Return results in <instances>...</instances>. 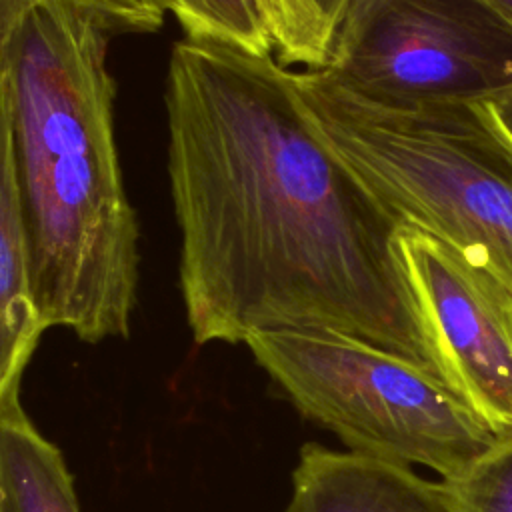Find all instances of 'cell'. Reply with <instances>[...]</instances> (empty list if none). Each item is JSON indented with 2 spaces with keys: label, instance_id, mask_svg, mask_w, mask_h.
Returning a JSON list of instances; mask_svg holds the SVG:
<instances>
[{
  "label": "cell",
  "instance_id": "ac0fdd59",
  "mask_svg": "<svg viewBox=\"0 0 512 512\" xmlns=\"http://www.w3.org/2000/svg\"><path fill=\"white\" fill-rule=\"evenodd\" d=\"M0 512H2V510H0Z\"/></svg>",
  "mask_w": 512,
  "mask_h": 512
},
{
  "label": "cell",
  "instance_id": "2e32d148",
  "mask_svg": "<svg viewBox=\"0 0 512 512\" xmlns=\"http://www.w3.org/2000/svg\"><path fill=\"white\" fill-rule=\"evenodd\" d=\"M482 2L512 28V0H482Z\"/></svg>",
  "mask_w": 512,
  "mask_h": 512
},
{
  "label": "cell",
  "instance_id": "8fae6325",
  "mask_svg": "<svg viewBox=\"0 0 512 512\" xmlns=\"http://www.w3.org/2000/svg\"><path fill=\"white\" fill-rule=\"evenodd\" d=\"M184 38L248 52H274L270 32L256 0H162Z\"/></svg>",
  "mask_w": 512,
  "mask_h": 512
},
{
  "label": "cell",
  "instance_id": "ba28073f",
  "mask_svg": "<svg viewBox=\"0 0 512 512\" xmlns=\"http://www.w3.org/2000/svg\"><path fill=\"white\" fill-rule=\"evenodd\" d=\"M46 328L38 316L20 206L6 66L0 72V408L20 398L24 370Z\"/></svg>",
  "mask_w": 512,
  "mask_h": 512
},
{
  "label": "cell",
  "instance_id": "5bb4252c",
  "mask_svg": "<svg viewBox=\"0 0 512 512\" xmlns=\"http://www.w3.org/2000/svg\"><path fill=\"white\" fill-rule=\"evenodd\" d=\"M38 2L40 0H0V72L4 70L8 54Z\"/></svg>",
  "mask_w": 512,
  "mask_h": 512
},
{
  "label": "cell",
  "instance_id": "8992f818",
  "mask_svg": "<svg viewBox=\"0 0 512 512\" xmlns=\"http://www.w3.org/2000/svg\"><path fill=\"white\" fill-rule=\"evenodd\" d=\"M398 254L468 404L512 434V296L434 236L404 226Z\"/></svg>",
  "mask_w": 512,
  "mask_h": 512
},
{
  "label": "cell",
  "instance_id": "9a60e30c",
  "mask_svg": "<svg viewBox=\"0 0 512 512\" xmlns=\"http://www.w3.org/2000/svg\"><path fill=\"white\" fill-rule=\"evenodd\" d=\"M486 104L502 132L512 140V88H508L492 100H486Z\"/></svg>",
  "mask_w": 512,
  "mask_h": 512
},
{
  "label": "cell",
  "instance_id": "6da1fadb",
  "mask_svg": "<svg viewBox=\"0 0 512 512\" xmlns=\"http://www.w3.org/2000/svg\"><path fill=\"white\" fill-rule=\"evenodd\" d=\"M166 120L196 344L332 330L408 358L464 398L398 254L402 226L316 136L294 70L274 52L182 38Z\"/></svg>",
  "mask_w": 512,
  "mask_h": 512
},
{
  "label": "cell",
  "instance_id": "7c38bea8",
  "mask_svg": "<svg viewBox=\"0 0 512 512\" xmlns=\"http://www.w3.org/2000/svg\"><path fill=\"white\" fill-rule=\"evenodd\" d=\"M450 484L464 512H512V436L470 474Z\"/></svg>",
  "mask_w": 512,
  "mask_h": 512
},
{
  "label": "cell",
  "instance_id": "30bf717a",
  "mask_svg": "<svg viewBox=\"0 0 512 512\" xmlns=\"http://www.w3.org/2000/svg\"><path fill=\"white\" fill-rule=\"evenodd\" d=\"M284 66L322 70L328 62L336 20L322 0H256Z\"/></svg>",
  "mask_w": 512,
  "mask_h": 512
},
{
  "label": "cell",
  "instance_id": "4fadbf2b",
  "mask_svg": "<svg viewBox=\"0 0 512 512\" xmlns=\"http://www.w3.org/2000/svg\"><path fill=\"white\" fill-rule=\"evenodd\" d=\"M96 16L110 32H154L162 26V0H72Z\"/></svg>",
  "mask_w": 512,
  "mask_h": 512
},
{
  "label": "cell",
  "instance_id": "3957f363",
  "mask_svg": "<svg viewBox=\"0 0 512 512\" xmlns=\"http://www.w3.org/2000/svg\"><path fill=\"white\" fill-rule=\"evenodd\" d=\"M316 136L404 228L460 252L512 296V140L486 102L390 106L294 70Z\"/></svg>",
  "mask_w": 512,
  "mask_h": 512
},
{
  "label": "cell",
  "instance_id": "52a82bcc",
  "mask_svg": "<svg viewBox=\"0 0 512 512\" xmlns=\"http://www.w3.org/2000/svg\"><path fill=\"white\" fill-rule=\"evenodd\" d=\"M284 512H464L454 486L408 464L316 442L300 448Z\"/></svg>",
  "mask_w": 512,
  "mask_h": 512
},
{
  "label": "cell",
  "instance_id": "5b68a950",
  "mask_svg": "<svg viewBox=\"0 0 512 512\" xmlns=\"http://www.w3.org/2000/svg\"><path fill=\"white\" fill-rule=\"evenodd\" d=\"M322 70L390 106L486 102L512 88V28L482 0H348Z\"/></svg>",
  "mask_w": 512,
  "mask_h": 512
},
{
  "label": "cell",
  "instance_id": "9c48e42d",
  "mask_svg": "<svg viewBox=\"0 0 512 512\" xmlns=\"http://www.w3.org/2000/svg\"><path fill=\"white\" fill-rule=\"evenodd\" d=\"M0 510L82 512L60 448L36 428L20 398L0 408Z\"/></svg>",
  "mask_w": 512,
  "mask_h": 512
},
{
  "label": "cell",
  "instance_id": "7a4b0ae2",
  "mask_svg": "<svg viewBox=\"0 0 512 512\" xmlns=\"http://www.w3.org/2000/svg\"><path fill=\"white\" fill-rule=\"evenodd\" d=\"M108 32L72 0H40L6 60L34 304L46 330L84 342L126 338L138 290Z\"/></svg>",
  "mask_w": 512,
  "mask_h": 512
},
{
  "label": "cell",
  "instance_id": "e0dca14e",
  "mask_svg": "<svg viewBox=\"0 0 512 512\" xmlns=\"http://www.w3.org/2000/svg\"><path fill=\"white\" fill-rule=\"evenodd\" d=\"M322 2H324L326 8L330 10V14L334 16L336 26H338V22H340V18H342V14H344V8H346V4H348V0H322Z\"/></svg>",
  "mask_w": 512,
  "mask_h": 512
},
{
  "label": "cell",
  "instance_id": "277c9868",
  "mask_svg": "<svg viewBox=\"0 0 512 512\" xmlns=\"http://www.w3.org/2000/svg\"><path fill=\"white\" fill-rule=\"evenodd\" d=\"M294 408L332 430L348 450L470 474L512 434L404 356L332 330H270L244 342Z\"/></svg>",
  "mask_w": 512,
  "mask_h": 512
}]
</instances>
